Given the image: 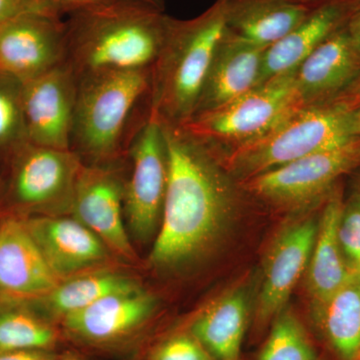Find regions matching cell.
Here are the masks:
<instances>
[{
	"mask_svg": "<svg viewBox=\"0 0 360 360\" xmlns=\"http://www.w3.org/2000/svg\"><path fill=\"white\" fill-rule=\"evenodd\" d=\"M162 129L167 189L149 264L167 271L198 262L219 245L245 193L205 143L182 127Z\"/></svg>",
	"mask_w": 360,
	"mask_h": 360,
	"instance_id": "1",
	"label": "cell"
},
{
	"mask_svg": "<svg viewBox=\"0 0 360 360\" xmlns=\"http://www.w3.org/2000/svg\"><path fill=\"white\" fill-rule=\"evenodd\" d=\"M172 20L165 11L135 0L68 14L63 63L77 82L104 73L151 70Z\"/></svg>",
	"mask_w": 360,
	"mask_h": 360,
	"instance_id": "2",
	"label": "cell"
},
{
	"mask_svg": "<svg viewBox=\"0 0 360 360\" xmlns=\"http://www.w3.org/2000/svg\"><path fill=\"white\" fill-rule=\"evenodd\" d=\"M151 70L104 73L77 82L70 150L84 165L124 156L150 117Z\"/></svg>",
	"mask_w": 360,
	"mask_h": 360,
	"instance_id": "3",
	"label": "cell"
},
{
	"mask_svg": "<svg viewBox=\"0 0 360 360\" xmlns=\"http://www.w3.org/2000/svg\"><path fill=\"white\" fill-rule=\"evenodd\" d=\"M224 32L220 0L191 20L172 18L167 41L151 68V117L167 127H181L193 117Z\"/></svg>",
	"mask_w": 360,
	"mask_h": 360,
	"instance_id": "4",
	"label": "cell"
},
{
	"mask_svg": "<svg viewBox=\"0 0 360 360\" xmlns=\"http://www.w3.org/2000/svg\"><path fill=\"white\" fill-rule=\"evenodd\" d=\"M354 108L335 101L300 108L262 136L238 148L214 153L238 182L355 139Z\"/></svg>",
	"mask_w": 360,
	"mask_h": 360,
	"instance_id": "5",
	"label": "cell"
},
{
	"mask_svg": "<svg viewBox=\"0 0 360 360\" xmlns=\"http://www.w3.org/2000/svg\"><path fill=\"white\" fill-rule=\"evenodd\" d=\"M302 108L298 101L295 73H285L255 87L217 110L194 116L182 129L214 153L243 146Z\"/></svg>",
	"mask_w": 360,
	"mask_h": 360,
	"instance_id": "6",
	"label": "cell"
},
{
	"mask_svg": "<svg viewBox=\"0 0 360 360\" xmlns=\"http://www.w3.org/2000/svg\"><path fill=\"white\" fill-rule=\"evenodd\" d=\"M8 175L1 198L11 214L70 212L84 163L71 150L27 142L7 160Z\"/></svg>",
	"mask_w": 360,
	"mask_h": 360,
	"instance_id": "7",
	"label": "cell"
},
{
	"mask_svg": "<svg viewBox=\"0 0 360 360\" xmlns=\"http://www.w3.org/2000/svg\"><path fill=\"white\" fill-rule=\"evenodd\" d=\"M359 167L360 141L355 137L238 184L246 193L269 205L304 210L319 205L341 177Z\"/></svg>",
	"mask_w": 360,
	"mask_h": 360,
	"instance_id": "8",
	"label": "cell"
},
{
	"mask_svg": "<svg viewBox=\"0 0 360 360\" xmlns=\"http://www.w3.org/2000/svg\"><path fill=\"white\" fill-rule=\"evenodd\" d=\"M124 158L123 202L127 229L139 243L155 240L160 231L168 180L167 142L162 125L153 117L135 134Z\"/></svg>",
	"mask_w": 360,
	"mask_h": 360,
	"instance_id": "9",
	"label": "cell"
},
{
	"mask_svg": "<svg viewBox=\"0 0 360 360\" xmlns=\"http://www.w3.org/2000/svg\"><path fill=\"white\" fill-rule=\"evenodd\" d=\"M122 160L82 165L70 213L96 234L111 252L134 262L136 253L125 226Z\"/></svg>",
	"mask_w": 360,
	"mask_h": 360,
	"instance_id": "10",
	"label": "cell"
},
{
	"mask_svg": "<svg viewBox=\"0 0 360 360\" xmlns=\"http://www.w3.org/2000/svg\"><path fill=\"white\" fill-rule=\"evenodd\" d=\"M65 20L30 14L0 25V73L26 82L65 63Z\"/></svg>",
	"mask_w": 360,
	"mask_h": 360,
	"instance_id": "11",
	"label": "cell"
},
{
	"mask_svg": "<svg viewBox=\"0 0 360 360\" xmlns=\"http://www.w3.org/2000/svg\"><path fill=\"white\" fill-rule=\"evenodd\" d=\"M77 80L65 63L23 82V113L28 142L70 150Z\"/></svg>",
	"mask_w": 360,
	"mask_h": 360,
	"instance_id": "12",
	"label": "cell"
},
{
	"mask_svg": "<svg viewBox=\"0 0 360 360\" xmlns=\"http://www.w3.org/2000/svg\"><path fill=\"white\" fill-rule=\"evenodd\" d=\"M319 217L307 215L292 220L277 234L265 259L257 315L262 323L276 319L309 266Z\"/></svg>",
	"mask_w": 360,
	"mask_h": 360,
	"instance_id": "13",
	"label": "cell"
},
{
	"mask_svg": "<svg viewBox=\"0 0 360 360\" xmlns=\"http://www.w3.org/2000/svg\"><path fill=\"white\" fill-rule=\"evenodd\" d=\"M22 217L47 264L61 281L110 262L111 251L108 246L75 217L59 214Z\"/></svg>",
	"mask_w": 360,
	"mask_h": 360,
	"instance_id": "14",
	"label": "cell"
},
{
	"mask_svg": "<svg viewBox=\"0 0 360 360\" xmlns=\"http://www.w3.org/2000/svg\"><path fill=\"white\" fill-rule=\"evenodd\" d=\"M293 73L302 108L340 98L360 75V52L345 25L303 59Z\"/></svg>",
	"mask_w": 360,
	"mask_h": 360,
	"instance_id": "15",
	"label": "cell"
},
{
	"mask_svg": "<svg viewBox=\"0 0 360 360\" xmlns=\"http://www.w3.org/2000/svg\"><path fill=\"white\" fill-rule=\"evenodd\" d=\"M20 215L0 220V295L32 302L60 283Z\"/></svg>",
	"mask_w": 360,
	"mask_h": 360,
	"instance_id": "16",
	"label": "cell"
},
{
	"mask_svg": "<svg viewBox=\"0 0 360 360\" xmlns=\"http://www.w3.org/2000/svg\"><path fill=\"white\" fill-rule=\"evenodd\" d=\"M359 0H326L315 4L302 22L265 49L259 84L295 70L322 42L347 23Z\"/></svg>",
	"mask_w": 360,
	"mask_h": 360,
	"instance_id": "17",
	"label": "cell"
},
{
	"mask_svg": "<svg viewBox=\"0 0 360 360\" xmlns=\"http://www.w3.org/2000/svg\"><path fill=\"white\" fill-rule=\"evenodd\" d=\"M265 49L243 41L225 30L213 54L193 117L217 110L258 86Z\"/></svg>",
	"mask_w": 360,
	"mask_h": 360,
	"instance_id": "18",
	"label": "cell"
},
{
	"mask_svg": "<svg viewBox=\"0 0 360 360\" xmlns=\"http://www.w3.org/2000/svg\"><path fill=\"white\" fill-rule=\"evenodd\" d=\"M156 298L141 288L113 293L65 315L66 328L82 340L106 342L129 335L148 321Z\"/></svg>",
	"mask_w": 360,
	"mask_h": 360,
	"instance_id": "19",
	"label": "cell"
},
{
	"mask_svg": "<svg viewBox=\"0 0 360 360\" xmlns=\"http://www.w3.org/2000/svg\"><path fill=\"white\" fill-rule=\"evenodd\" d=\"M342 205L338 186L322 203L319 229L305 272L314 311L321 309L354 274L347 266L338 240V224Z\"/></svg>",
	"mask_w": 360,
	"mask_h": 360,
	"instance_id": "20",
	"label": "cell"
},
{
	"mask_svg": "<svg viewBox=\"0 0 360 360\" xmlns=\"http://www.w3.org/2000/svg\"><path fill=\"white\" fill-rule=\"evenodd\" d=\"M225 30L233 37L267 49L290 33L314 6L286 0H220Z\"/></svg>",
	"mask_w": 360,
	"mask_h": 360,
	"instance_id": "21",
	"label": "cell"
},
{
	"mask_svg": "<svg viewBox=\"0 0 360 360\" xmlns=\"http://www.w3.org/2000/svg\"><path fill=\"white\" fill-rule=\"evenodd\" d=\"M248 314L250 295L246 288L229 290L196 317L191 335L212 360H238Z\"/></svg>",
	"mask_w": 360,
	"mask_h": 360,
	"instance_id": "22",
	"label": "cell"
},
{
	"mask_svg": "<svg viewBox=\"0 0 360 360\" xmlns=\"http://www.w3.org/2000/svg\"><path fill=\"white\" fill-rule=\"evenodd\" d=\"M314 316L338 359H360V272H354Z\"/></svg>",
	"mask_w": 360,
	"mask_h": 360,
	"instance_id": "23",
	"label": "cell"
},
{
	"mask_svg": "<svg viewBox=\"0 0 360 360\" xmlns=\"http://www.w3.org/2000/svg\"><path fill=\"white\" fill-rule=\"evenodd\" d=\"M137 288L139 285L134 279L117 272L82 274L60 281L44 298L45 305L52 312L65 317L106 296Z\"/></svg>",
	"mask_w": 360,
	"mask_h": 360,
	"instance_id": "24",
	"label": "cell"
},
{
	"mask_svg": "<svg viewBox=\"0 0 360 360\" xmlns=\"http://www.w3.org/2000/svg\"><path fill=\"white\" fill-rule=\"evenodd\" d=\"M25 302L0 295V352L44 350L56 340L53 328Z\"/></svg>",
	"mask_w": 360,
	"mask_h": 360,
	"instance_id": "25",
	"label": "cell"
},
{
	"mask_svg": "<svg viewBox=\"0 0 360 360\" xmlns=\"http://www.w3.org/2000/svg\"><path fill=\"white\" fill-rule=\"evenodd\" d=\"M22 86L20 80L0 73V160L6 163L28 142Z\"/></svg>",
	"mask_w": 360,
	"mask_h": 360,
	"instance_id": "26",
	"label": "cell"
},
{
	"mask_svg": "<svg viewBox=\"0 0 360 360\" xmlns=\"http://www.w3.org/2000/svg\"><path fill=\"white\" fill-rule=\"evenodd\" d=\"M309 335L292 312L283 310L274 319L269 338L257 360H315Z\"/></svg>",
	"mask_w": 360,
	"mask_h": 360,
	"instance_id": "27",
	"label": "cell"
},
{
	"mask_svg": "<svg viewBox=\"0 0 360 360\" xmlns=\"http://www.w3.org/2000/svg\"><path fill=\"white\" fill-rule=\"evenodd\" d=\"M341 251L352 272L360 269V193L355 191L343 201L338 224Z\"/></svg>",
	"mask_w": 360,
	"mask_h": 360,
	"instance_id": "28",
	"label": "cell"
},
{
	"mask_svg": "<svg viewBox=\"0 0 360 360\" xmlns=\"http://www.w3.org/2000/svg\"><path fill=\"white\" fill-rule=\"evenodd\" d=\"M153 360H212L193 335H177L163 342Z\"/></svg>",
	"mask_w": 360,
	"mask_h": 360,
	"instance_id": "29",
	"label": "cell"
},
{
	"mask_svg": "<svg viewBox=\"0 0 360 360\" xmlns=\"http://www.w3.org/2000/svg\"><path fill=\"white\" fill-rule=\"evenodd\" d=\"M30 14H60L46 0H0V25Z\"/></svg>",
	"mask_w": 360,
	"mask_h": 360,
	"instance_id": "30",
	"label": "cell"
},
{
	"mask_svg": "<svg viewBox=\"0 0 360 360\" xmlns=\"http://www.w3.org/2000/svg\"><path fill=\"white\" fill-rule=\"evenodd\" d=\"M61 16L86 11L105 4L115 2L116 0H46Z\"/></svg>",
	"mask_w": 360,
	"mask_h": 360,
	"instance_id": "31",
	"label": "cell"
},
{
	"mask_svg": "<svg viewBox=\"0 0 360 360\" xmlns=\"http://www.w3.org/2000/svg\"><path fill=\"white\" fill-rule=\"evenodd\" d=\"M0 360H51L44 350L0 352Z\"/></svg>",
	"mask_w": 360,
	"mask_h": 360,
	"instance_id": "32",
	"label": "cell"
},
{
	"mask_svg": "<svg viewBox=\"0 0 360 360\" xmlns=\"http://www.w3.org/2000/svg\"><path fill=\"white\" fill-rule=\"evenodd\" d=\"M348 34L352 37V41L360 52V0L357 2L352 14L345 23Z\"/></svg>",
	"mask_w": 360,
	"mask_h": 360,
	"instance_id": "33",
	"label": "cell"
},
{
	"mask_svg": "<svg viewBox=\"0 0 360 360\" xmlns=\"http://www.w3.org/2000/svg\"><path fill=\"white\" fill-rule=\"evenodd\" d=\"M336 101H343V103L348 104L354 110L360 106V75L355 80L354 84Z\"/></svg>",
	"mask_w": 360,
	"mask_h": 360,
	"instance_id": "34",
	"label": "cell"
},
{
	"mask_svg": "<svg viewBox=\"0 0 360 360\" xmlns=\"http://www.w3.org/2000/svg\"><path fill=\"white\" fill-rule=\"evenodd\" d=\"M135 1L141 2V4H146V6L155 7L156 9L165 11V0H135Z\"/></svg>",
	"mask_w": 360,
	"mask_h": 360,
	"instance_id": "35",
	"label": "cell"
},
{
	"mask_svg": "<svg viewBox=\"0 0 360 360\" xmlns=\"http://www.w3.org/2000/svg\"><path fill=\"white\" fill-rule=\"evenodd\" d=\"M354 134L360 141V106L354 111Z\"/></svg>",
	"mask_w": 360,
	"mask_h": 360,
	"instance_id": "36",
	"label": "cell"
},
{
	"mask_svg": "<svg viewBox=\"0 0 360 360\" xmlns=\"http://www.w3.org/2000/svg\"><path fill=\"white\" fill-rule=\"evenodd\" d=\"M286 1L295 2V4H307V6H315L321 4L326 0H286Z\"/></svg>",
	"mask_w": 360,
	"mask_h": 360,
	"instance_id": "37",
	"label": "cell"
},
{
	"mask_svg": "<svg viewBox=\"0 0 360 360\" xmlns=\"http://www.w3.org/2000/svg\"><path fill=\"white\" fill-rule=\"evenodd\" d=\"M2 187H4V184H2L1 179H0V198H1Z\"/></svg>",
	"mask_w": 360,
	"mask_h": 360,
	"instance_id": "38",
	"label": "cell"
},
{
	"mask_svg": "<svg viewBox=\"0 0 360 360\" xmlns=\"http://www.w3.org/2000/svg\"><path fill=\"white\" fill-rule=\"evenodd\" d=\"M357 191H359L360 193V179H359V181H357Z\"/></svg>",
	"mask_w": 360,
	"mask_h": 360,
	"instance_id": "39",
	"label": "cell"
},
{
	"mask_svg": "<svg viewBox=\"0 0 360 360\" xmlns=\"http://www.w3.org/2000/svg\"><path fill=\"white\" fill-rule=\"evenodd\" d=\"M68 360H75V359H68Z\"/></svg>",
	"mask_w": 360,
	"mask_h": 360,
	"instance_id": "40",
	"label": "cell"
},
{
	"mask_svg": "<svg viewBox=\"0 0 360 360\" xmlns=\"http://www.w3.org/2000/svg\"><path fill=\"white\" fill-rule=\"evenodd\" d=\"M359 272H360V269H359Z\"/></svg>",
	"mask_w": 360,
	"mask_h": 360,
	"instance_id": "41",
	"label": "cell"
}]
</instances>
